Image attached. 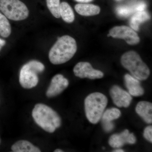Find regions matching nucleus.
Masks as SVG:
<instances>
[{
  "mask_svg": "<svg viewBox=\"0 0 152 152\" xmlns=\"http://www.w3.org/2000/svg\"><path fill=\"white\" fill-rule=\"evenodd\" d=\"M32 115L36 124L48 132L53 133L61 124V118L56 112L44 104H37Z\"/></svg>",
  "mask_w": 152,
  "mask_h": 152,
  "instance_id": "nucleus-2",
  "label": "nucleus"
},
{
  "mask_svg": "<svg viewBox=\"0 0 152 152\" xmlns=\"http://www.w3.org/2000/svg\"><path fill=\"white\" fill-rule=\"evenodd\" d=\"M60 15L63 20L67 23H72L75 20V15L71 6L66 2H63L60 5Z\"/></svg>",
  "mask_w": 152,
  "mask_h": 152,
  "instance_id": "nucleus-17",
  "label": "nucleus"
},
{
  "mask_svg": "<svg viewBox=\"0 0 152 152\" xmlns=\"http://www.w3.org/2000/svg\"><path fill=\"white\" fill-rule=\"evenodd\" d=\"M108 37L124 39L128 44L134 45L138 44L140 39L137 33L132 28L127 26H118L112 28Z\"/></svg>",
  "mask_w": 152,
  "mask_h": 152,
  "instance_id": "nucleus-7",
  "label": "nucleus"
},
{
  "mask_svg": "<svg viewBox=\"0 0 152 152\" xmlns=\"http://www.w3.org/2000/svg\"><path fill=\"white\" fill-rule=\"evenodd\" d=\"M12 151L14 152H40L41 150L27 140H19L12 145Z\"/></svg>",
  "mask_w": 152,
  "mask_h": 152,
  "instance_id": "nucleus-15",
  "label": "nucleus"
},
{
  "mask_svg": "<svg viewBox=\"0 0 152 152\" xmlns=\"http://www.w3.org/2000/svg\"><path fill=\"white\" fill-rule=\"evenodd\" d=\"M113 152H124V150L122 149H116L114 150V151H113Z\"/></svg>",
  "mask_w": 152,
  "mask_h": 152,
  "instance_id": "nucleus-26",
  "label": "nucleus"
},
{
  "mask_svg": "<svg viewBox=\"0 0 152 152\" xmlns=\"http://www.w3.org/2000/svg\"><path fill=\"white\" fill-rule=\"evenodd\" d=\"M136 112L146 123L152 122V104L149 102L141 101L139 102L136 107Z\"/></svg>",
  "mask_w": 152,
  "mask_h": 152,
  "instance_id": "nucleus-13",
  "label": "nucleus"
},
{
  "mask_svg": "<svg viewBox=\"0 0 152 152\" xmlns=\"http://www.w3.org/2000/svg\"><path fill=\"white\" fill-rule=\"evenodd\" d=\"M69 85V81L62 75H56L52 78L50 86L47 90V97H53L59 94L67 88Z\"/></svg>",
  "mask_w": 152,
  "mask_h": 152,
  "instance_id": "nucleus-10",
  "label": "nucleus"
},
{
  "mask_svg": "<svg viewBox=\"0 0 152 152\" xmlns=\"http://www.w3.org/2000/svg\"><path fill=\"white\" fill-rule=\"evenodd\" d=\"M150 19L149 15L144 10L136 12L130 19V25L133 29L138 31L140 24Z\"/></svg>",
  "mask_w": 152,
  "mask_h": 152,
  "instance_id": "nucleus-16",
  "label": "nucleus"
},
{
  "mask_svg": "<svg viewBox=\"0 0 152 152\" xmlns=\"http://www.w3.org/2000/svg\"><path fill=\"white\" fill-rule=\"evenodd\" d=\"M144 137L147 140L152 142V126H148L145 128L144 132Z\"/></svg>",
  "mask_w": 152,
  "mask_h": 152,
  "instance_id": "nucleus-22",
  "label": "nucleus"
},
{
  "mask_svg": "<svg viewBox=\"0 0 152 152\" xmlns=\"http://www.w3.org/2000/svg\"><path fill=\"white\" fill-rule=\"evenodd\" d=\"M76 1L80 3H88L92 1L93 0H75Z\"/></svg>",
  "mask_w": 152,
  "mask_h": 152,
  "instance_id": "nucleus-25",
  "label": "nucleus"
},
{
  "mask_svg": "<svg viewBox=\"0 0 152 152\" xmlns=\"http://www.w3.org/2000/svg\"><path fill=\"white\" fill-rule=\"evenodd\" d=\"M107 97L101 93H92L85 100L86 115L88 120L93 124H97L100 120L107 104Z\"/></svg>",
  "mask_w": 152,
  "mask_h": 152,
  "instance_id": "nucleus-3",
  "label": "nucleus"
},
{
  "mask_svg": "<svg viewBox=\"0 0 152 152\" xmlns=\"http://www.w3.org/2000/svg\"><path fill=\"white\" fill-rule=\"evenodd\" d=\"M121 61L123 66L139 80H145L149 77V69L136 52L130 51L125 53Z\"/></svg>",
  "mask_w": 152,
  "mask_h": 152,
  "instance_id": "nucleus-4",
  "label": "nucleus"
},
{
  "mask_svg": "<svg viewBox=\"0 0 152 152\" xmlns=\"http://www.w3.org/2000/svg\"><path fill=\"white\" fill-rule=\"evenodd\" d=\"M11 33V27L10 22L7 17L0 13V35L7 38Z\"/></svg>",
  "mask_w": 152,
  "mask_h": 152,
  "instance_id": "nucleus-18",
  "label": "nucleus"
},
{
  "mask_svg": "<svg viewBox=\"0 0 152 152\" xmlns=\"http://www.w3.org/2000/svg\"><path fill=\"white\" fill-rule=\"evenodd\" d=\"M47 7L54 17L57 18L61 17L60 0H46Z\"/></svg>",
  "mask_w": 152,
  "mask_h": 152,
  "instance_id": "nucleus-21",
  "label": "nucleus"
},
{
  "mask_svg": "<svg viewBox=\"0 0 152 152\" xmlns=\"http://www.w3.org/2000/svg\"><path fill=\"white\" fill-rule=\"evenodd\" d=\"M110 95L114 104L119 107H128L132 100V98L129 93L123 90L118 86H114L112 87L110 90Z\"/></svg>",
  "mask_w": 152,
  "mask_h": 152,
  "instance_id": "nucleus-9",
  "label": "nucleus"
},
{
  "mask_svg": "<svg viewBox=\"0 0 152 152\" xmlns=\"http://www.w3.org/2000/svg\"><path fill=\"white\" fill-rule=\"evenodd\" d=\"M0 10L7 18L14 21L23 20L29 15L27 7L20 0H0Z\"/></svg>",
  "mask_w": 152,
  "mask_h": 152,
  "instance_id": "nucleus-6",
  "label": "nucleus"
},
{
  "mask_svg": "<svg viewBox=\"0 0 152 152\" xmlns=\"http://www.w3.org/2000/svg\"><path fill=\"white\" fill-rule=\"evenodd\" d=\"M0 143H1V140H0Z\"/></svg>",
  "mask_w": 152,
  "mask_h": 152,
  "instance_id": "nucleus-29",
  "label": "nucleus"
},
{
  "mask_svg": "<svg viewBox=\"0 0 152 152\" xmlns=\"http://www.w3.org/2000/svg\"><path fill=\"white\" fill-rule=\"evenodd\" d=\"M125 84L129 94L134 96H140L144 94V90L139 80L129 74L124 76Z\"/></svg>",
  "mask_w": 152,
  "mask_h": 152,
  "instance_id": "nucleus-12",
  "label": "nucleus"
},
{
  "mask_svg": "<svg viewBox=\"0 0 152 152\" xmlns=\"http://www.w3.org/2000/svg\"><path fill=\"white\" fill-rule=\"evenodd\" d=\"M103 127L104 130L107 132H110L113 129L114 126L111 121H102Z\"/></svg>",
  "mask_w": 152,
  "mask_h": 152,
  "instance_id": "nucleus-23",
  "label": "nucleus"
},
{
  "mask_svg": "<svg viewBox=\"0 0 152 152\" xmlns=\"http://www.w3.org/2000/svg\"><path fill=\"white\" fill-rule=\"evenodd\" d=\"M136 141L134 134H130L128 130L126 129L121 134L112 135L109 139V144L113 148H119L126 144H135Z\"/></svg>",
  "mask_w": 152,
  "mask_h": 152,
  "instance_id": "nucleus-11",
  "label": "nucleus"
},
{
  "mask_svg": "<svg viewBox=\"0 0 152 152\" xmlns=\"http://www.w3.org/2000/svg\"><path fill=\"white\" fill-rule=\"evenodd\" d=\"M55 152H64L62 151V150H61V149H56L54 151Z\"/></svg>",
  "mask_w": 152,
  "mask_h": 152,
  "instance_id": "nucleus-27",
  "label": "nucleus"
},
{
  "mask_svg": "<svg viewBox=\"0 0 152 152\" xmlns=\"http://www.w3.org/2000/svg\"><path fill=\"white\" fill-rule=\"evenodd\" d=\"M5 44L6 41L2 39H1V38H0V50H1L2 48L4 46Z\"/></svg>",
  "mask_w": 152,
  "mask_h": 152,
  "instance_id": "nucleus-24",
  "label": "nucleus"
},
{
  "mask_svg": "<svg viewBox=\"0 0 152 152\" xmlns=\"http://www.w3.org/2000/svg\"><path fill=\"white\" fill-rule=\"evenodd\" d=\"M121 115V112L119 109L112 108L107 109L104 112L102 116V120L107 121H112L118 118Z\"/></svg>",
  "mask_w": 152,
  "mask_h": 152,
  "instance_id": "nucleus-20",
  "label": "nucleus"
},
{
  "mask_svg": "<svg viewBox=\"0 0 152 152\" xmlns=\"http://www.w3.org/2000/svg\"><path fill=\"white\" fill-rule=\"evenodd\" d=\"M45 69L43 64L36 60L30 61L25 64L20 71V84L26 89H31L36 87L39 82L38 74L43 72Z\"/></svg>",
  "mask_w": 152,
  "mask_h": 152,
  "instance_id": "nucleus-5",
  "label": "nucleus"
},
{
  "mask_svg": "<svg viewBox=\"0 0 152 152\" xmlns=\"http://www.w3.org/2000/svg\"><path fill=\"white\" fill-rule=\"evenodd\" d=\"M138 6L139 4L135 5L133 7L121 6L116 9L117 14L121 17L126 18L132 14L138 12Z\"/></svg>",
  "mask_w": 152,
  "mask_h": 152,
  "instance_id": "nucleus-19",
  "label": "nucleus"
},
{
  "mask_svg": "<svg viewBox=\"0 0 152 152\" xmlns=\"http://www.w3.org/2000/svg\"><path fill=\"white\" fill-rule=\"evenodd\" d=\"M76 77L80 78H88L90 79H100L104 77L102 72L93 69L90 63L81 62L77 64L73 69Z\"/></svg>",
  "mask_w": 152,
  "mask_h": 152,
  "instance_id": "nucleus-8",
  "label": "nucleus"
},
{
  "mask_svg": "<svg viewBox=\"0 0 152 152\" xmlns=\"http://www.w3.org/2000/svg\"><path fill=\"white\" fill-rule=\"evenodd\" d=\"M77 50L75 40L69 36L59 38L49 54L50 61L55 65L66 62L74 56Z\"/></svg>",
  "mask_w": 152,
  "mask_h": 152,
  "instance_id": "nucleus-1",
  "label": "nucleus"
},
{
  "mask_svg": "<svg viewBox=\"0 0 152 152\" xmlns=\"http://www.w3.org/2000/svg\"><path fill=\"white\" fill-rule=\"evenodd\" d=\"M75 10L80 15L85 16L96 15L100 12L99 7L92 4H77Z\"/></svg>",
  "mask_w": 152,
  "mask_h": 152,
  "instance_id": "nucleus-14",
  "label": "nucleus"
},
{
  "mask_svg": "<svg viewBox=\"0 0 152 152\" xmlns=\"http://www.w3.org/2000/svg\"><path fill=\"white\" fill-rule=\"evenodd\" d=\"M117 1H120V0H117Z\"/></svg>",
  "mask_w": 152,
  "mask_h": 152,
  "instance_id": "nucleus-28",
  "label": "nucleus"
}]
</instances>
